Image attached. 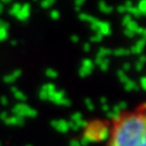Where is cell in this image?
<instances>
[{"label": "cell", "mask_w": 146, "mask_h": 146, "mask_svg": "<svg viewBox=\"0 0 146 146\" xmlns=\"http://www.w3.org/2000/svg\"><path fill=\"white\" fill-rule=\"evenodd\" d=\"M105 146H146V102L113 119Z\"/></svg>", "instance_id": "6da1fadb"}]
</instances>
